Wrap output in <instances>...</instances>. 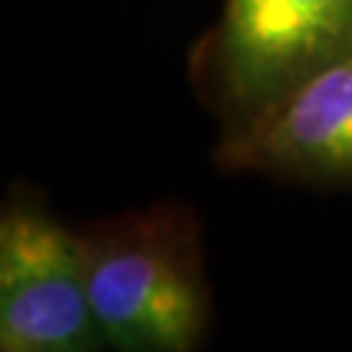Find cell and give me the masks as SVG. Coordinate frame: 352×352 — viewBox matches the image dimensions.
Returning <instances> with one entry per match:
<instances>
[{
  "mask_svg": "<svg viewBox=\"0 0 352 352\" xmlns=\"http://www.w3.org/2000/svg\"><path fill=\"white\" fill-rule=\"evenodd\" d=\"M225 173L308 188L352 186V52L318 68L238 139L217 141Z\"/></svg>",
  "mask_w": 352,
  "mask_h": 352,
  "instance_id": "277c9868",
  "label": "cell"
},
{
  "mask_svg": "<svg viewBox=\"0 0 352 352\" xmlns=\"http://www.w3.org/2000/svg\"><path fill=\"white\" fill-rule=\"evenodd\" d=\"M89 300L110 352H201L212 285L201 222L177 201L81 227Z\"/></svg>",
  "mask_w": 352,
  "mask_h": 352,
  "instance_id": "6da1fadb",
  "label": "cell"
},
{
  "mask_svg": "<svg viewBox=\"0 0 352 352\" xmlns=\"http://www.w3.org/2000/svg\"><path fill=\"white\" fill-rule=\"evenodd\" d=\"M81 230L16 183L0 206V352H104Z\"/></svg>",
  "mask_w": 352,
  "mask_h": 352,
  "instance_id": "3957f363",
  "label": "cell"
},
{
  "mask_svg": "<svg viewBox=\"0 0 352 352\" xmlns=\"http://www.w3.org/2000/svg\"><path fill=\"white\" fill-rule=\"evenodd\" d=\"M352 52V0H222L188 55L219 141L251 131L318 68Z\"/></svg>",
  "mask_w": 352,
  "mask_h": 352,
  "instance_id": "7a4b0ae2",
  "label": "cell"
}]
</instances>
